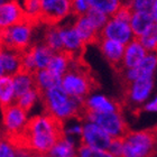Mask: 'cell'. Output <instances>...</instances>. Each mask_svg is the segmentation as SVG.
Instances as JSON below:
<instances>
[{
    "label": "cell",
    "instance_id": "obj_1",
    "mask_svg": "<svg viewBox=\"0 0 157 157\" xmlns=\"http://www.w3.org/2000/svg\"><path fill=\"white\" fill-rule=\"evenodd\" d=\"M65 136L63 121L45 113L30 118L20 132L10 136L5 135V138L16 151L48 155L54 145Z\"/></svg>",
    "mask_w": 157,
    "mask_h": 157
},
{
    "label": "cell",
    "instance_id": "obj_2",
    "mask_svg": "<svg viewBox=\"0 0 157 157\" xmlns=\"http://www.w3.org/2000/svg\"><path fill=\"white\" fill-rule=\"evenodd\" d=\"M62 88L70 97L85 99L99 86L83 59H73L69 71L62 78Z\"/></svg>",
    "mask_w": 157,
    "mask_h": 157
},
{
    "label": "cell",
    "instance_id": "obj_3",
    "mask_svg": "<svg viewBox=\"0 0 157 157\" xmlns=\"http://www.w3.org/2000/svg\"><path fill=\"white\" fill-rule=\"evenodd\" d=\"M157 134L153 128L130 131L124 138L122 157H156Z\"/></svg>",
    "mask_w": 157,
    "mask_h": 157
},
{
    "label": "cell",
    "instance_id": "obj_4",
    "mask_svg": "<svg viewBox=\"0 0 157 157\" xmlns=\"http://www.w3.org/2000/svg\"><path fill=\"white\" fill-rule=\"evenodd\" d=\"M83 120L97 124L111 138H124L131 131L128 127L127 122L124 121L121 112L100 113V112L85 110Z\"/></svg>",
    "mask_w": 157,
    "mask_h": 157
},
{
    "label": "cell",
    "instance_id": "obj_5",
    "mask_svg": "<svg viewBox=\"0 0 157 157\" xmlns=\"http://www.w3.org/2000/svg\"><path fill=\"white\" fill-rule=\"evenodd\" d=\"M34 25L28 20L17 25L0 29V37L2 40L3 48L23 53L30 47V39Z\"/></svg>",
    "mask_w": 157,
    "mask_h": 157
},
{
    "label": "cell",
    "instance_id": "obj_6",
    "mask_svg": "<svg viewBox=\"0 0 157 157\" xmlns=\"http://www.w3.org/2000/svg\"><path fill=\"white\" fill-rule=\"evenodd\" d=\"M40 24H45L47 26L59 25V21L72 13L71 0H40Z\"/></svg>",
    "mask_w": 157,
    "mask_h": 157
},
{
    "label": "cell",
    "instance_id": "obj_7",
    "mask_svg": "<svg viewBox=\"0 0 157 157\" xmlns=\"http://www.w3.org/2000/svg\"><path fill=\"white\" fill-rule=\"evenodd\" d=\"M2 122L5 127V135H16L23 130L27 124V111L21 109L16 102L13 105L1 108Z\"/></svg>",
    "mask_w": 157,
    "mask_h": 157
},
{
    "label": "cell",
    "instance_id": "obj_8",
    "mask_svg": "<svg viewBox=\"0 0 157 157\" xmlns=\"http://www.w3.org/2000/svg\"><path fill=\"white\" fill-rule=\"evenodd\" d=\"M112 138L101 127L91 121H86L82 128V136L80 144L86 145L92 148L108 151Z\"/></svg>",
    "mask_w": 157,
    "mask_h": 157
},
{
    "label": "cell",
    "instance_id": "obj_9",
    "mask_svg": "<svg viewBox=\"0 0 157 157\" xmlns=\"http://www.w3.org/2000/svg\"><path fill=\"white\" fill-rule=\"evenodd\" d=\"M100 37L116 40L124 45H127L128 43H130L135 38L130 24L112 17H110L107 25L100 32Z\"/></svg>",
    "mask_w": 157,
    "mask_h": 157
},
{
    "label": "cell",
    "instance_id": "obj_10",
    "mask_svg": "<svg viewBox=\"0 0 157 157\" xmlns=\"http://www.w3.org/2000/svg\"><path fill=\"white\" fill-rule=\"evenodd\" d=\"M98 46L100 47V51L105 57V59L112 66V69L115 70L118 74L122 72L124 70L122 66V59H124L126 45L119 42H116V40L100 37Z\"/></svg>",
    "mask_w": 157,
    "mask_h": 157
},
{
    "label": "cell",
    "instance_id": "obj_11",
    "mask_svg": "<svg viewBox=\"0 0 157 157\" xmlns=\"http://www.w3.org/2000/svg\"><path fill=\"white\" fill-rule=\"evenodd\" d=\"M40 100L43 102L45 113L54 116L67 103L70 95L62 88V85H56L40 93Z\"/></svg>",
    "mask_w": 157,
    "mask_h": 157
},
{
    "label": "cell",
    "instance_id": "obj_12",
    "mask_svg": "<svg viewBox=\"0 0 157 157\" xmlns=\"http://www.w3.org/2000/svg\"><path fill=\"white\" fill-rule=\"evenodd\" d=\"M154 85L153 78H139L124 88V103H134L139 105L144 102L151 94V89Z\"/></svg>",
    "mask_w": 157,
    "mask_h": 157
},
{
    "label": "cell",
    "instance_id": "obj_13",
    "mask_svg": "<svg viewBox=\"0 0 157 157\" xmlns=\"http://www.w3.org/2000/svg\"><path fill=\"white\" fill-rule=\"evenodd\" d=\"M25 20H27L25 10L17 0H8L0 6V29L9 28Z\"/></svg>",
    "mask_w": 157,
    "mask_h": 157
},
{
    "label": "cell",
    "instance_id": "obj_14",
    "mask_svg": "<svg viewBox=\"0 0 157 157\" xmlns=\"http://www.w3.org/2000/svg\"><path fill=\"white\" fill-rule=\"evenodd\" d=\"M61 37H62L64 52L69 53L73 59H83V53L85 51V44L83 43L74 27L72 26H61Z\"/></svg>",
    "mask_w": 157,
    "mask_h": 157
},
{
    "label": "cell",
    "instance_id": "obj_15",
    "mask_svg": "<svg viewBox=\"0 0 157 157\" xmlns=\"http://www.w3.org/2000/svg\"><path fill=\"white\" fill-rule=\"evenodd\" d=\"M85 110L93 112H100V113H107V112H121L122 110V103L112 99L107 98L105 95L94 94L89 95L84 101Z\"/></svg>",
    "mask_w": 157,
    "mask_h": 157
},
{
    "label": "cell",
    "instance_id": "obj_16",
    "mask_svg": "<svg viewBox=\"0 0 157 157\" xmlns=\"http://www.w3.org/2000/svg\"><path fill=\"white\" fill-rule=\"evenodd\" d=\"M147 51L144 48L138 38L135 37L130 43H128L124 48L122 66L124 69H135L141 63V61L147 55Z\"/></svg>",
    "mask_w": 157,
    "mask_h": 157
},
{
    "label": "cell",
    "instance_id": "obj_17",
    "mask_svg": "<svg viewBox=\"0 0 157 157\" xmlns=\"http://www.w3.org/2000/svg\"><path fill=\"white\" fill-rule=\"evenodd\" d=\"M73 27L85 45L98 44V42L100 40V33L93 27V25L90 23V20L85 15L76 17Z\"/></svg>",
    "mask_w": 157,
    "mask_h": 157
},
{
    "label": "cell",
    "instance_id": "obj_18",
    "mask_svg": "<svg viewBox=\"0 0 157 157\" xmlns=\"http://www.w3.org/2000/svg\"><path fill=\"white\" fill-rule=\"evenodd\" d=\"M72 61V56L70 55L69 53L64 52V51L59 53H54L52 59H51V62H49L48 66H47V70L54 76L62 80L64 74L69 71Z\"/></svg>",
    "mask_w": 157,
    "mask_h": 157
},
{
    "label": "cell",
    "instance_id": "obj_19",
    "mask_svg": "<svg viewBox=\"0 0 157 157\" xmlns=\"http://www.w3.org/2000/svg\"><path fill=\"white\" fill-rule=\"evenodd\" d=\"M1 59L5 74L13 76L21 69V53L3 48L1 51Z\"/></svg>",
    "mask_w": 157,
    "mask_h": 157
},
{
    "label": "cell",
    "instance_id": "obj_20",
    "mask_svg": "<svg viewBox=\"0 0 157 157\" xmlns=\"http://www.w3.org/2000/svg\"><path fill=\"white\" fill-rule=\"evenodd\" d=\"M129 24H130L131 30L134 33V36L138 38L154 24V19H153L151 13H149L134 11Z\"/></svg>",
    "mask_w": 157,
    "mask_h": 157
},
{
    "label": "cell",
    "instance_id": "obj_21",
    "mask_svg": "<svg viewBox=\"0 0 157 157\" xmlns=\"http://www.w3.org/2000/svg\"><path fill=\"white\" fill-rule=\"evenodd\" d=\"M16 101V92L11 75L0 76V107L5 108Z\"/></svg>",
    "mask_w": 157,
    "mask_h": 157
},
{
    "label": "cell",
    "instance_id": "obj_22",
    "mask_svg": "<svg viewBox=\"0 0 157 157\" xmlns=\"http://www.w3.org/2000/svg\"><path fill=\"white\" fill-rule=\"evenodd\" d=\"M34 78H35V85L36 89L38 90L39 93L45 92L46 90L56 86V85H61L62 80L56 78L49 72L47 69L38 70L34 73Z\"/></svg>",
    "mask_w": 157,
    "mask_h": 157
},
{
    "label": "cell",
    "instance_id": "obj_23",
    "mask_svg": "<svg viewBox=\"0 0 157 157\" xmlns=\"http://www.w3.org/2000/svg\"><path fill=\"white\" fill-rule=\"evenodd\" d=\"M13 85H15L16 98L23 95L24 93H26V92L30 91L33 89H36L34 74L24 72V71H19L17 74H15L13 76Z\"/></svg>",
    "mask_w": 157,
    "mask_h": 157
},
{
    "label": "cell",
    "instance_id": "obj_24",
    "mask_svg": "<svg viewBox=\"0 0 157 157\" xmlns=\"http://www.w3.org/2000/svg\"><path fill=\"white\" fill-rule=\"evenodd\" d=\"M49 157H75L76 151L74 143L70 136H65L54 145L52 151H49Z\"/></svg>",
    "mask_w": 157,
    "mask_h": 157
},
{
    "label": "cell",
    "instance_id": "obj_25",
    "mask_svg": "<svg viewBox=\"0 0 157 157\" xmlns=\"http://www.w3.org/2000/svg\"><path fill=\"white\" fill-rule=\"evenodd\" d=\"M45 45H47L54 53L64 51L62 37H61V26L59 25H51L47 26L45 32Z\"/></svg>",
    "mask_w": 157,
    "mask_h": 157
},
{
    "label": "cell",
    "instance_id": "obj_26",
    "mask_svg": "<svg viewBox=\"0 0 157 157\" xmlns=\"http://www.w3.org/2000/svg\"><path fill=\"white\" fill-rule=\"evenodd\" d=\"M32 49H33L34 53V59H35V63H36L37 71L47 69L54 52L45 44L32 46Z\"/></svg>",
    "mask_w": 157,
    "mask_h": 157
},
{
    "label": "cell",
    "instance_id": "obj_27",
    "mask_svg": "<svg viewBox=\"0 0 157 157\" xmlns=\"http://www.w3.org/2000/svg\"><path fill=\"white\" fill-rule=\"evenodd\" d=\"M24 10L26 13L27 20L34 26L40 24L42 16V2L40 0H25L24 1Z\"/></svg>",
    "mask_w": 157,
    "mask_h": 157
},
{
    "label": "cell",
    "instance_id": "obj_28",
    "mask_svg": "<svg viewBox=\"0 0 157 157\" xmlns=\"http://www.w3.org/2000/svg\"><path fill=\"white\" fill-rule=\"evenodd\" d=\"M138 40L147 53H157V24H153L140 37H138Z\"/></svg>",
    "mask_w": 157,
    "mask_h": 157
},
{
    "label": "cell",
    "instance_id": "obj_29",
    "mask_svg": "<svg viewBox=\"0 0 157 157\" xmlns=\"http://www.w3.org/2000/svg\"><path fill=\"white\" fill-rule=\"evenodd\" d=\"M91 8L98 9L103 13L112 17L122 5V0H89Z\"/></svg>",
    "mask_w": 157,
    "mask_h": 157
},
{
    "label": "cell",
    "instance_id": "obj_30",
    "mask_svg": "<svg viewBox=\"0 0 157 157\" xmlns=\"http://www.w3.org/2000/svg\"><path fill=\"white\" fill-rule=\"evenodd\" d=\"M40 98V93L38 92L37 89H33L30 91L24 93L23 95H20L18 98H16V103L19 105L20 108L24 109L25 111H29L30 109L33 108V105H35V102Z\"/></svg>",
    "mask_w": 157,
    "mask_h": 157
},
{
    "label": "cell",
    "instance_id": "obj_31",
    "mask_svg": "<svg viewBox=\"0 0 157 157\" xmlns=\"http://www.w3.org/2000/svg\"><path fill=\"white\" fill-rule=\"evenodd\" d=\"M85 16L88 17L90 23L93 25V27L98 30L99 33L103 29V27L107 25L108 20L110 19V17L108 15H105L102 11H100L98 9H94V8H90Z\"/></svg>",
    "mask_w": 157,
    "mask_h": 157
},
{
    "label": "cell",
    "instance_id": "obj_32",
    "mask_svg": "<svg viewBox=\"0 0 157 157\" xmlns=\"http://www.w3.org/2000/svg\"><path fill=\"white\" fill-rule=\"evenodd\" d=\"M20 71L30 73V74H34L37 71L32 46L27 51L21 53V69H20Z\"/></svg>",
    "mask_w": 157,
    "mask_h": 157
},
{
    "label": "cell",
    "instance_id": "obj_33",
    "mask_svg": "<svg viewBox=\"0 0 157 157\" xmlns=\"http://www.w3.org/2000/svg\"><path fill=\"white\" fill-rule=\"evenodd\" d=\"M76 154L78 157H115L112 154H110L108 151H101L97 148H92L86 145L80 144L78 147Z\"/></svg>",
    "mask_w": 157,
    "mask_h": 157
},
{
    "label": "cell",
    "instance_id": "obj_34",
    "mask_svg": "<svg viewBox=\"0 0 157 157\" xmlns=\"http://www.w3.org/2000/svg\"><path fill=\"white\" fill-rule=\"evenodd\" d=\"M156 0H124L122 3L129 5L134 11L151 13L153 7Z\"/></svg>",
    "mask_w": 157,
    "mask_h": 157
},
{
    "label": "cell",
    "instance_id": "obj_35",
    "mask_svg": "<svg viewBox=\"0 0 157 157\" xmlns=\"http://www.w3.org/2000/svg\"><path fill=\"white\" fill-rule=\"evenodd\" d=\"M71 5H72V13L71 15H73L75 18L86 15L89 9L91 8L89 0H71Z\"/></svg>",
    "mask_w": 157,
    "mask_h": 157
},
{
    "label": "cell",
    "instance_id": "obj_36",
    "mask_svg": "<svg viewBox=\"0 0 157 157\" xmlns=\"http://www.w3.org/2000/svg\"><path fill=\"white\" fill-rule=\"evenodd\" d=\"M134 13V10L131 9V7L129 5H126V3H122L120 6V8L117 10V13L112 16V18H116V19L122 20V21H126V23H129L131 19V16Z\"/></svg>",
    "mask_w": 157,
    "mask_h": 157
},
{
    "label": "cell",
    "instance_id": "obj_37",
    "mask_svg": "<svg viewBox=\"0 0 157 157\" xmlns=\"http://www.w3.org/2000/svg\"><path fill=\"white\" fill-rule=\"evenodd\" d=\"M124 149V138H112L108 151L115 157H122Z\"/></svg>",
    "mask_w": 157,
    "mask_h": 157
},
{
    "label": "cell",
    "instance_id": "obj_38",
    "mask_svg": "<svg viewBox=\"0 0 157 157\" xmlns=\"http://www.w3.org/2000/svg\"><path fill=\"white\" fill-rule=\"evenodd\" d=\"M0 157H17L16 149L6 138L0 141Z\"/></svg>",
    "mask_w": 157,
    "mask_h": 157
},
{
    "label": "cell",
    "instance_id": "obj_39",
    "mask_svg": "<svg viewBox=\"0 0 157 157\" xmlns=\"http://www.w3.org/2000/svg\"><path fill=\"white\" fill-rule=\"evenodd\" d=\"M144 110H146V111H157V98L154 101L149 102L148 105H145Z\"/></svg>",
    "mask_w": 157,
    "mask_h": 157
},
{
    "label": "cell",
    "instance_id": "obj_40",
    "mask_svg": "<svg viewBox=\"0 0 157 157\" xmlns=\"http://www.w3.org/2000/svg\"><path fill=\"white\" fill-rule=\"evenodd\" d=\"M151 16H153L154 23H156V24H157V0L155 1L154 7H153V10H151Z\"/></svg>",
    "mask_w": 157,
    "mask_h": 157
},
{
    "label": "cell",
    "instance_id": "obj_41",
    "mask_svg": "<svg viewBox=\"0 0 157 157\" xmlns=\"http://www.w3.org/2000/svg\"><path fill=\"white\" fill-rule=\"evenodd\" d=\"M5 75V71H3V65H2V59H1V54H0V76Z\"/></svg>",
    "mask_w": 157,
    "mask_h": 157
},
{
    "label": "cell",
    "instance_id": "obj_42",
    "mask_svg": "<svg viewBox=\"0 0 157 157\" xmlns=\"http://www.w3.org/2000/svg\"><path fill=\"white\" fill-rule=\"evenodd\" d=\"M28 157H49L48 155H37V154H32Z\"/></svg>",
    "mask_w": 157,
    "mask_h": 157
},
{
    "label": "cell",
    "instance_id": "obj_43",
    "mask_svg": "<svg viewBox=\"0 0 157 157\" xmlns=\"http://www.w3.org/2000/svg\"><path fill=\"white\" fill-rule=\"evenodd\" d=\"M2 49H3V44H2V40H1V37H0V53H1Z\"/></svg>",
    "mask_w": 157,
    "mask_h": 157
},
{
    "label": "cell",
    "instance_id": "obj_44",
    "mask_svg": "<svg viewBox=\"0 0 157 157\" xmlns=\"http://www.w3.org/2000/svg\"><path fill=\"white\" fill-rule=\"evenodd\" d=\"M7 1H8V0H0V6H1V5H3L5 2H7Z\"/></svg>",
    "mask_w": 157,
    "mask_h": 157
}]
</instances>
